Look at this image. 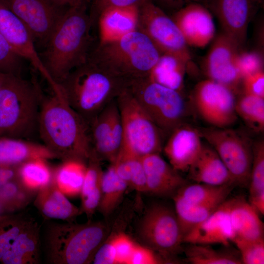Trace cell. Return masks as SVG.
<instances>
[{"label":"cell","mask_w":264,"mask_h":264,"mask_svg":"<svg viewBox=\"0 0 264 264\" xmlns=\"http://www.w3.org/2000/svg\"><path fill=\"white\" fill-rule=\"evenodd\" d=\"M93 30L88 0L66 10L46 44L39 52L45 69L56 83L88 61L97 42Z\"/></svg>","instance_id":"cell-1"},{"label":"cell","mask_w":264,"mask_h":264,"mask_svg":"<svg viewBox=\"0 0 264 264\" xmlns=\"http://www.w3.org/2000/svg\"><path fill=\"white\" fill-rule=\"evenodd\" d=\"M43 94L38 132L43 144L62 161L87 162L91 152L89 127L71 107L60 89Z\"/></svg>","instance_id":"cell-2"},{"label":"cell","mask_w":264,"mask_h":264,"mask_svg":"<svg viewBox=\"0 0 264 264\" xmlns=\"http://www.w3.org/2000/svg\"><path fill=\"white\" fill-rule=\"evenodd\" d=\"M58 84L67 102L88 125L126 87L124 80L89 60Z\"/></svg>","instance_id":"cell-3"},{"label":"cell","mask_w":264,"mask_h":264,"mask_svg":"<svg viewBox=\"0 0 264 264\" xmlns=\"http://www.w3.org/2000/svg\"><path fill=\"white\" fill-rule=\"evenodd\" d=\"M161 55L145 34L136 30L116 40L97 42L88 60L127 83L148 76Z\"/></svg>","instance_id":"cell-4"},{"label":"cell","mask_w":264,"mask_h":264,"mask_svg":"<svg viewBox=\"0 0 264 264\" xmlns=\"http://www.w3.org/2000/svg\"><path fill=\"white\" fill-rule=\"evenodd\" d=\"M43 94L35 79L9 74L0 90V136L29 140L38 132Z\"/></svg>","instance_id":"cell-5"},{"label":"cell","mask_w":264,"mask_h":264,"mask_svg":"<svg viewBox=\"0 0 264 264\" xmlns=\"http://www.w3.org/2000/svg\"><path fill=\"white\" fill-rule=\"evenodd\" d=\"M101 222L83 224L53 223L44 234L46 262L50 264H89L109 235Z\"/></svg>","instance_id":"cell-6"},{"label":"cell","mask_w":264,"mask_h":264,"mask_svg":"<svg viewBox=\"0 0 264 264\" xmlns=\"http://www.w3.org/2000/svg\"><path fill=\"white\" fill-rule=\"evenodd\" d=\"M126 88L165 136L184 123L186 105L181 92L155 82L149 76L128 81Z\"/></svg>","instance_id":"cell-7"},{"label":"cell","mask_w":264,"mask_h":264,"mask_svg":"<svg viewBox=\"0 0 264 264\" xmlns=\"http://www.w3.org/2000/svg\"><path fill=\"white\" fill-rule=\"evenodd\" d=\"M123 131L121 147L142 157L162 151L164 134L125 88L116 99Z\"/></svg>","instance_id":"cell-8"},{"label":"cell","mask_w":264,"mask_h":264,"mask_svg":"<svg viewBox=\"0 0 264 264\" xmlns=\"http://www.w3.org/2000/svg\"><path fill=\"white\" fill-rule=\"evenodd\" d=\"M137 9V30L145 34L162 55L175 56L189 64L191 55L188 46L170 16L151 0H142Z\"/></svg>","instance_id":"cell-9"},{"label":"cell","mask_w":264,"mask_h":264,"mask_svg":"<svg viewBox=\"0 0 264 264\" xmlns=\"http://www.w3.org/2000/svg\"><path fill=\"white\" fill-rule=\"evenodd\" d=\"M198 130L201 137L217 152L235 185L248 187L253 159V146L247 138L228 128L212 127Z\"/></svg>","instance_id":"cell-10"},{"label":"cell","mask_w":264,"mask_h":264,"mask_svg":"<svg viewBox=\"0 0 264 264\" xmlns=\"http://www.w3.org/2000/svg\"><path fill=\"white\" fill-rule=\"evenodd\" d=\"M139 235L147 247L172 257L181 249L184 236L175 211L160 204L152 205L140 225Z\"/></svg>","instance_id":"cell-11"},{"label":"cell","mask_w":264,"mask_h":264,"mask_svg":"<svg viewBox=\"0 0 264 264\" xmlns=\"http://www.w3.org/2000/svg\"><path fill=\"white\" fill-rule=\"evenodd\" d=\"M0 0L25 25L37 48L42 50L70 7L54 0Z\"/></svg>","instance_id":"cell-12"},{"label":"cell","mask_w":264,"mask_h":264,"mask_svg":"<svg viewBox=\"0 0 264 264\" xmlns=\"http://www.w3.org/2000/svg\"><path fill=\"white\" fill-rule=\"evenodd\" d=\"M235 93L226 86L207 79L198 82L192 94L199 116L212 127L228 128L237 119Z\"/></svg>","instance_id":"cell-13"},{"label":"cell","mask_w":264,"mask_h":264,"mask_svg":"<svg viewBox=\"0 0 264 264\" xmlns=\"http://www.w3.org/2000/svg\"><path fill=\"white\" fill-rule=\"evenodd\" d=\"M116 99L107 104L88 125L91 151L101 161L107 160L110 163L115 161L123 139Z\"/></svg>","instance_id":"cell-14"},{"label":"cell","mask_w":264,"mask_h":264,"mask_svg":"<svg viewBox=\"0 0 264 264\" xmlns=\"http://www.w3.org/2000/svg\"><path fill=\"white\" fill-rule=\"evenodd\" d=\"M203 66L208 79L221 84L236 93L242 83L237 66L241 48L223 33L214 38Z\"/></svg>","instance_id":"cell-15"},{"label":"cell","mask_w":264,"mask_h":264,"mask_svg":"<svg viewBox=\"0 0 264 264\" xmlns=\"http://www.w3.org/2000/svg\"><path fill=\"white\" fill-rule=\"evenodd\" d=\"M262 0H203V4L218 20L223 33L241 48L249 23Z\"/></svg>","instance_id":"cell-16"},{"label":"cell","mask_w":264,"mask_h":264,"mask_svg":"<svg viewBox=\"0 0 264 264\" xmlns=\"http://www.w3.org/2000/svg\"><path fill=\"white\" fill-rule=\"evenodd\" d=\"M0 33L13 50L45 79L50 87L56 83L51 78L40 58L32 36L22 22L0 0Z\"/></svg>","instance_id":"cell-17"},{"label":"cell","mask_w":264,"mask_h":264,"mask_svg":"<svg viewBox=\"0 0 264 264\" xmlns=\"http://www.w3.org/2000/svg\"><path fill=\"white\" fill-rule=\"evenodd\" d=\"M170 16L188 46L203 48L215 37L213 15L200 3L189 4Z\"/></svg>","instance_id":"cell-18"},{"label":"cell","mask_w":264,"mask_h":264,"mask_svg":"<svg viewBox=\"0 0 264 264\" xmlns=\"http://www.w3.org/2000/svg\"><path fill=\"white\" fill-rule=\"evenodd\" d=\"M201 138L198 129L183 123L169 134L162 151L176 170L187 172L202 148Z\"/></svg>","instance_id":"cell-19"},{"label":"cell","mask_w":264,"mask_h":264,"mask_svg":"<svg viewBox=\"0 0 264 264\" xmlns=\"http://www.w3.org/2000/svg\"><path fill=\"white\" fill-rule=\"evenodd\" d=\"M235 237L229 216L228 201L226 199L208 218L184 236L183 242L229 246Z\"/></svg>","instance_id":"cell-20"},{"label":"cell","mask_w":264,"mask_h":264,"mask_svg":"<svg viewBox=\"0 0 264 264\" xmlns=\"http://www.w3.org/2000/svg\"><path fill=\"white\" fill-rule=\"evenodd\" d=\"M146 177L147 192L160 197L174 196L187 180L160 154L141 157Z\"/></svg>","instance_id":"cell-21"},{"label":"cell","mask_w":264,"mask_h":264,"mask_svg":"<svg viewBox=\"0 0 264 264\" xmlns=\"http://www.w3.org/2000/svg\"><path fill=\"white\" fill-rule=\"evenodd\" d=\"M187 172L189 178L196 183L214 185L228 184L235 185L227 168L210 146L203 144Z\"/></svg>","instance_id":"cell-22"},{"label":"cell","mask_w":264,"mask_h":264,"mask_svg":"<svg viewBox=\"0 0 264 264\" xmlns=\"http://www.w3.org/2000/svg\"><path fill=\"white\" fill-rule=\"evenodd\" d=\"M40 226L29 219L0 260L2 264H38L40 262Z\"/></svg>","instance_id":"cell-23"},{"label":"cell","mask_w":264,"mask_h":264,"mask_svg":"<svg viewBox=\"0 0 264 264\" xmlns=\"http://www.w3.org/2000/svg\"><path fill=\"white\" fill-rule=\"evenodd\" d=\"M137 5L114 7L104 10L97 20V42L118 39L137 30Z\"/></svg>","instance_id":"cell-24"},{"label":"cell","mask_w":264,"mask_h":264,"mask_svg":"<svg viewBox=\"0 0 264 264\" xmlns=\"http://www.w3.org/2000/svg\"><path fill=\"white\" fill-rule=\"evenodd\" d=\"M34 199L35 206L46 219L71 222L82 214L80 209L68 199L54 179L37 192Z\"/></svg>","instance_id":"cell-25"},{"label":"cell","mask_w":264,"mask_h":264,"mask_svg":"<svg viewBox=\"0 0 264 264\" xmlns=\"http://www.w3.org/2000/svg\"><path fill=\"white\" fill-rule=\"evenodd\" d=\"M228 213L235 238L254 240L264 238V227L259 213L242 197L228 199Z\"/></svg>","instance_id":"cell-26"},{"label":"cell","mask_w":264,"mask_h":264,"mask_svg":"<svg viewBox=\"0 0 264 264\" xmlns=\"http://www.w3.org/2000/svg\"><path fill=\"white\" fill-rule=\"evenodd\" d=\"M38 158L56 159L43 144L28 139L0 136V165L16 167Z\"/></svg>","instance_id":"cell-27"},{"label":"cell","mask_w":264,"mask_h":264,"mask_svg":"<svg viewBox=\"0 0 264 264\" xmlns=\"http://www.w3.org/2000/svg\"><path fill=\"white\" fill-rule=\"evenodd\" d=\"M101 161L91 151L87 163L86 172L80 195L81 198L80 209L82 213H85L88 219L97 209L100 201L104 172Z\"/></svg>","instance_id":"cell-28"},{"label":"cell","mask_w":264,"mask_h":264,"mask_svg":"<svg viewBox=\"0 0 264 264\" xmlns=\"http://www.w3.org/2000/svg\"><path fill=\"white\" fill-rule=\"evenodd\" d=\"M175 213L184 236L192 228L203 221L214 213L227 198L203 203L190 204L173 196Z\"/></svg>","instance_id":"cell-29"},{"label":"cell","mask_w":264,"mask_h":264,"mask_svg":"<svg viewBox=\"0 0 264 264\" xmlns=\"http://www.w3.org/2000/svg\"><path fill=\"white\" fill-rule=\"evenodd\" d=\"M188 65L177 57L162 54L149 77L155 82L181 92Z\"/></svg>","instance_id":"cell-30"},{"label":"cell","mask_w":264,"mask_h":264,"mask_svg":"<svg viewBox=\"0 0 264 264\" xmlns=\"http://www.w3.org/2000/svg\"><path fill=\"white\" fill-rule=\"evenodd\" d=\"M184 248L186 260L192 264H242L238 250L214 249L209 244L188 243Z\"/></svg>","instance_id":"cell-31"},{"label":"cell","mask_w":264,"mask_h":264,"mask_svg":"<svg viewBox=\"0 0 264 264\" xmlns=\"http://www.w3.org/2000/svg\"><path fill=\"white\" fill-rule=\"evenodd\" d=\"M47 160L34 159L17 167L16 179L26 189L35 195L53 179L54 169L49 166Z\"/></svg>","instance_id":"cell-32"},{"label":"cell","mask_w":264,"mask_h":264,"mask_svg":"<svg viewBox=\"0 0 264 264\" xmlns=\"http://www.w3.org/2000/svg\"><path fill=\"white\" fill-rule=\"evenodd\" d=\"M87 169V162L75 160L62 161L54 169L53 179L66 196L80 195Z\"/></svg>","instance_id":"cell-33"},{"label":"cell","mask_w":264,"mask_h":264,"mask_svg":"<svg viewBox=\"0 0 264 264\" xmlns=\"http://www.w3.org/2000/svg\"><path fill=\"white\" fill-rule=\"evenodd\" d=\"M248 202L259 214L264 215V142L253 145V159L250 174Z\"/></svg>","instance_id":"cell-34"},{"label":"cell","mask_w":264,"mask_h":264,"mask_svg":"<svg viewBox=\"0 0 264 264\" xmlns=\"http://www.w3.org/2000/svg\"><path fill=\"white\" fill-rule=\"evenodd\" d=\"M128 187L117 175L112 163L103 172L101 197L97 209L104 216L110 215L119 205Z\"/></svg>","instance_id":"cell-35"},{"label":"cell","mask_w":264,"mask_h":264,"mask_svg":"<svg viewBox=\"0 0 264 264\" xmlns=\"http://www.w3.org/2000/svg\"><path fill=\"white\" fill-rule=\"evenodd\" d=\"M234 184L214 185L196 183L186 184L175 194L185 202L190 204L203 203L220 198H227Z\"/></svg>","instance_id":"cell-36"},{"label":"cell","mask_w":264,"mask_h":264,"mask_svg":"<svg viewBox=\"0 0 264 264\" xmlns=\"http://www.w3.org/2000/svg\"><path fill=\"white\" fill-rule=\"evenodd\" d=\"M235 110L251 128L257 132L264 130V98L243 93L236 101Z\"/></svg>","instance_id":"cell-37"},{"label":"cell","mask_w":264,"mask_h":264,"mask_svg":"<svg viewBox=\"0 0 264 264\" xmlns=\"http://www.w3.org/2000/svg\"><path fill=\"white\" fill-rule=\"evenodd\" d=\"M35 196L22 185L16 178L0 188V199L13 213L25 207Z\"/></svg>","instance_id":"cell-38"},{"label":"cell","mask_w":264,"mask_h":264,"mask_svg":"<svg viewBox=\"0 0 264 264\" xmlns=\"http://www.w3.org/2000/svg\"><path fill=\"white\" fill-rule=\"evenodd\" d=\"M28 219L21 214L13 213L0 217V260Z\"/></svg>","instance_id":"cell-39"},{"label":"cell","mask_w":264,"mask_h":264,"mask_svg":"<svg viewBox=\"0 0 264 264\" xmlns=\"http://www.w3.org/2000/svg\"><path fill=\"white\" fill-rule=\"evenodd\" d=\"M232 242L236 246L242 264H264V238L249 240L235 237Z\"/></svg>","instance_id":"cell-40"},{"label":"cell","mask_w":264,"mask_h":264,"mask_svg":"<svg viewBox=\"0 0 264 264\" xmlns=\"http://www.w3.org/2000/svg\"><path fill=\"white\" fill-rule=\"evenodd\" d=\"M23 60L0 33V72L21 76Z\"/></svg>","instance_id":"cell-41"},{"label":"cell","mask_w":264,"mask_h":264,"mask_svg":"<svg viewBox=\"0 0 264 264\" xmlns=\"http://www.w3.org/2000/svg\"><path fill=\"white\" fill-rule=\"evenodd\" d=\"M142 0H88L89 17L94 29H96L97 20L104 10L114 7L134 6Z\"/></svg>","instance_id":"cell-42"},{"label":"cell","mask_w":264,"mask_h":264,"mask_svg":"<svg viewBox=\"0 0 264 264\" xmlns=\"http://www.w3.org/2000/svg\"><path fill=\"white\" fill-rule=\"evenodd\" d=\"M263 66L262 55L259 52L240 51L237 58V66L242 79L263 70Z\"/></svg>","instance_id":"cell-43"},{"label":"cell","mask_w":264,"mask_h":264,"mask_svg":"<svg viewBox=\"0 0 264 264\" xmlns=\"http://www.w3.org/2000/svg\"><path fill=\"white\" fill-rule=\"evenodd\" d=\"M115 252L116 263L128 264L136 243L127 235L120 232L110 239Z\"/></svg>","instance_id":"cell-44"},{"label":"cell","mask_w":264,"mask_h":264,"mask_svg":"<svg viewBox=\"0 0 264 264\" xmlns=\"http://www.w3.org/2000/svg\"><path fill=\"white\" fill-rule=\"evenodd\" d=\"M243 93L264 98V72L261 70L244 77Z\"/></svg>","instance_id":"cell-45"},{"label":"cell","mask_w":264,"mask_h":264,"mask_svg":"<svg viewBox=\"0 0 264 264\" xmlns=\"http://www.w3.org/2000/svg\"><path fill=\"white\" fill-rule=\"evenodd\" d=\"M129 186L139 192H147L146 177L141 157L134 160L132 170Z\"/></svg>","instance_id":"cell-46"},{"label":"cell","mask_w":264,"mask_h":264,"mask_svg":"<svg viewBox=\"0 0 264 264\" xmlns=\"http://www.w3.org/2000/svg\"><path fill=\"white\" fill-rule=\"evenodd\" d=\"M94 264H117L115 250L109 239H107L96 252L93 259Z\"/></svg>","instance_id":"cell-47"},{"label":"cell","mask_w":264,"mask_h":264,"mask_svg":"<svg viewBox=\"0 0 264 264\" xmlns=\"http://www.w3.org/2000/svg\"><path fill=\"white\" fill-rule=\"evenodd\" d=\"M167 14H172L184 6L195 2L201 3L203 0H151Z\"/></svg>","instance_id":"cell-48"},{"label":"cell","mask_w":264,"mask_h":264,"mask_svg":"<svg viewBox=\"0 0 264 264\" xmlns=\"http://www.w3.org/2000/svg\"><path fill=\"white\" fill-rule=\"evenodd\" d=\"M17 167L0 165V188L16 178Z\"/></svg>","instance_id":"cell-49"},{"label":"cell","mask_w":264,"mask_h":264,"mask_svg":"<svg viewBox=\"0 0 264 264\" xmlns=\"http://www.w3.org/2000/svg\"><path fill=\"white\" fill-rule=\"evenodd\" d=\"M59 3L66 6L68 7H71L76 5L80 2L84 1L85 0H54Z\"/></svg>","instance_id":"cell-50"},{"label":"cell","mask_w":264,"mask_h":264,"mask_svg":"<svg viewBox=\"0 0 264 264\" xmlns=\"http://www.w3.org/2000/svg\"><path fill=\"white\" fill-rule=\"evenodd\" d=\"M9 75L0 72V90L4 85Z\"/></svg>","instance_id":"cell-51"}]
</instances>
